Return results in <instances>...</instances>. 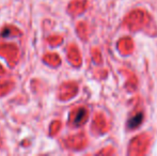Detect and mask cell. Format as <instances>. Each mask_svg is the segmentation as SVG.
<instances>
[{
    "label": "cell",
    "mask_w": 157,
    "mask_h": 156,
    "mask_svg": "<svg viewBox=\"0 0 157 156\" xmlns=\"http://www.w3.org/2000/svg\"><path fill=\"white\" fill-rule=\"evenodd\" d=\"M142 120H143V115H142V113H141V112L137 113L136 116H134V117L128 121V127H129V128H136V127H138L139 125L141 124Z\"/></svg>",
    "instance_id": "obj_1"
},
{
    "label": "cell",
    "mask_w": 157,
    "mask_h": 156,
    "mask_svg": "<svg viewBox=\"0 0 157 156\" xmlns=\"http://www.w3.org/2000/svg\"><path fill=\"white\" fill-rule=\"evenodd\" d=\"M85 117H86V111H85V109H81V110L78 112V115H77L76 119H75V123H76V124L80 123L81 121H82V119L85 118Z\"/></svg>",
    "instance_id": "obj_2"
}]
</instances>
